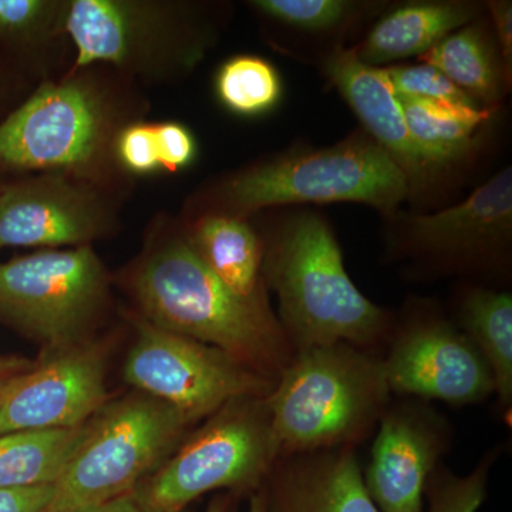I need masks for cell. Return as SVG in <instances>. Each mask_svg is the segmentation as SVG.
Segmentation results:
<instances>
[{"mask_svg":"<svg viewBox=\"0 0 512 512\" xmlns=\"http://www.w3.org/2000/svg\"><path fill=\"white\" fill-rule=\"evenodd\" d=\"M281 456L356 447L392 402L383 357L349 343L293 353L266 396Z\"/></svg>","mask_w":512,"mask_h":512,"instance_id":"1","label":"cell"},{"mask_svg":"<svg viewBox=\"0 0 512 512\" xmlns=\"http://www.w3.org/2000/svg\"><path fill=\"white\" fill-rule=\"evenodd\" d=\"M264 275L295 352L332 343L370 350L389 335V313L353 284L335 235L316 215L284 225L266 254Z\"/></svg>","mask_w":512,"mask_h":512,"instance_id":"2","label":"cell"},{"mask_svg":"<svg viewBox=\"0 0 512 512\" xmlns=\"http://www.w3.org/2000/svg\"><path fill=\"white\" fill-rule=\"evenodd\" d=\"M134 286L148 323L224 350L261 375L276 380L295 353L275 315L229 291L190 242L154 252Z\"/></svg>","mask_w":512,"mask_h":512,"instance_id":"3","label":"cell"},{"mask_svg":"<svg viewBox=\"0 0 512 512\" xmlns=\"http://www.w3.org/2000/svg\"><path fill=\"white\" fill-rule=\"evenodd\" d=\"M265 397H245L212 414L134 495L148 511L183 512L211 491L254 494L271 473L281 448Z\"/></svg>","mask_w":512,"mask_h":512,"instance_id":"4","label":"cell"},{"mask_svg":"<svg viewBox=\"0 0 512 512\" xmlns=\"http://www.w3.org/2000/svg\"><path fill=\"white\" fill-rule=\"evenodd\" d=\"M190 424L170 404L140 392L103 407L87 423L49 508L86 511L134 493Z\"/></svg>","mask_w":512,"mask_h":512,"instance_id":"5","label":"cell"},{"mask_svg":"<svg viewBox=\"0 0 512 512\" xmlns=\"http://www.w3.org/2000/svg\"><path fill=\"white\" fill-rule=\"evenodd\" d=\"M409 191L402 168L366 138L278 158L245 171L225 188L229 204L239 214L305 202H362L392 214Z\"/></svg>","mask_w":512,"mask_h":512,"instance_id":"6","label":"cell"},{"mask_svg":"<svg viewBox=\"0 0 512 512\" xmlns=\"http://www.w3.org/2000/svg\"><path fill=\"white\" fill-rule=\"evenodd\" d=\"M106 296V271L89 245L0 262V319L49 350L83 342Z\"/></svg>","mask_w":512,"mask_h":512,"instance_id":"7","label":"cell"},{"mask_svg":"<svg viewBox=\"0 0 512 512\" xmlns=\"http://www.w3.org/2000/svg\"><path fill=\"white\" fill-rule=\"evenodd\" d=\"M124 377L138 392L170 404L191 423L234 400L268 396L276 382L224 350L148 322L138 325Z\"/></svg>","mask_w":512,"mask_h":512,"instance_id":"8","label":"cell"},{"mask_svg":"<svg viewBox=\"0 0 512 512\" xmlns=\"http://www.w3.org/2000/svg\"><path fill=\"white\" fill-rule=\"evenodd\" d=\"M103 99L83 82L45 83L0 123V165L83 173L106 143Z\"/></svg>","mask_w":512,"mask_h":512,"instance_id":"9","label":"cell"},{"mask_svg":"<svg viewBox=\"0 0 512 512\" xmlns=\"http://www.w3.org/2000/svg\"><path fill=\"white\" fill-rule=\"evenodd\" d=\"M390 393L407 399L467 406L494 394L487 363L463 330L421 316L397 330L383 357Z\"/></svg>","mask_w":512,"mask_h":512,"instance_id":"10","label":"cell"},{"mask_svg":"<svg viewBox=\"0 0 512 512\" xmlns=\"http://www.w3.org/2000/svg\"><path fill=\"white\" fill-rule=\"evenodd\" d=\"M106 349L79 342L52 349L0 399V436L83 426L107 400Z\"/></svg>","mask_w":512,"mask_h":512,"instance_id":"11","label":"cell"},{"mask_svg":"<svg viewBox=\"0 0 512 512\" xmlns=\"http://www.w3.org/2000/svg\"><path fill=\"white\" fill-rule=\"evenodd\" d=\"M363 481L380 512H424L427 483L450 447L448 421L421 400L390 402Z\"/></svg>","mask_w":512,"mask_h":512,"instance_id":"12","label":"cell"},{"mask_svg":"<svg viewBox=\"0 0 512 512\" xmlns=\"http://www.w3.org/2000/svg\"><path fill=\"white\" fill-rule=\"evenodd\" d=\"M96 194L64 175H45L0 192V249L87 245L103 234Z\"/></svg>","mask_w":512,"mask_h":512,"instance_id":"13","label":"cell"},{"mask_svg":"<svg viewBox=\"0 0 512 512\" xmlns=\"http://www.w3.org/2000/svg\"><path fill=\"white\" fill-rule=\"evenodd\" d=\"M60 22L76 45L79 67L106 62L154 69L173 45L170 16L153 3L74 0L64 3Z\"/></svg>","mask_w":512,"mask_h":512,"instance_id":"14","label":"cell"},{"mask_svg":"<svg viewBox=\"0 0 512 512\" xmlns=\"http://www.w3.org/2000/svg\"><path fill=\"white\" fill-rule=\"evenodd\" d=\"M355 451L326 448L279 457L259 488L266 512H380Z\"/></svg>","mask_w":512,"mask_h":512,"instance_id":"15","label":"cell"},{"mask_svg":"<svg viewBox=\"0 0 512 512\" xmlns=\"http://www.w3.org/2000/svg\"><path fill=\"white\" fill-rule=\"evenodd\" d=\"M326 74L348 101L373 141L396 161L410 185L429 175L407 128L402 101L382 67L369 66L356 50L339 47L326 60Z\"/></svg>","mask_w":512,"mask_h":512,"instance_id":"16","label":"cell"},{"mask_svg":"<svg viewBox=\"0 0 512 512\" xmlns=\"http://www.w3.org/2000/svg\"><path fill=\"white\" fill-rule=\"evenodd\" d=\"M512 227V171L505 168L467 200L410 221V235L437 254L476 255L500 245Z\"/></svg>","mask_w":512,"mask_h":512,"instance_id":"17","label":"cell"},{"mask_svg":"<svg viewBox=\"0 0 512 512\" xmlns=\"http://www.w3.org/2000/svg\"><path fill=\"white\" fill-rule=\"evenodd\" d=\"M191 248L205 266L241 301L274 315L264 291V254L247 222L210 215L195 225Z\"/></svg>","mask_w":512,"mask_h":512,"instance_id":"18","label":"cell"},{"mask_svg":"<svg viewBox=\"0 0 512 512\" xmlns=\"http://www.w3.org/2000/svg\"><path fill=\"white\" fill-rule=\"evenodd\" d=\"M476 6L463 2H424L400 6L384 16L366 37L357 57L369 66L424 56L456 29L466 26Z\"/></svg>","mask_w":512,"mask_h":512,"instance_id":"19","label":"cell"},{"mask_svg":"<svg viewBox=\"0 0 512 512\" xmlns=\"http://www.w3.org/2000/svg\"><path fill=\"white\" fill-rule=\"evenodd\" d=\"M87 423L74 429L2 434L0 490L59 483L67 464L84 439Z\"/></svg>","mask_w":512,"mask_h":512,"instance_id":"20","label":"cell"},{"mask_svg":"<svg viewBox=\"0 0 512 512\" xmlns=\"http://www.w3.org/2000/svg\"><path fill=\"white\" fill-rule=\"evenodd\" d=\"M414 146L427 167H443L466 156L477 128L490 117L477 106L400 99Z\"/></svg>","mask_w":512,"mask_h":512,"instance_id":"21","label":"cell"},{"mask_svg":"<svg viewBox=\"0 0 512 512\" xmlns=\"http://www.w3.org/2000/svg\"><path fill=\"white\" fill-rule=\"evenodd\" d=\"M461 328L483 356L504 407L512 402V296L477 289L461 305Z\"/></svg>","mask_w":512,"mask_h":512,"instance_id":"22","label":"cell"},{"mask_svg":"<svg viewBox=\"0 0 512 512\" xmlns=\"http://www.w3.org/2000/svg\"><path fill=\"white\" fill-rule=\"evenodd\" d=\"M420 60L440 70L473 100L494 103L500 99V69L493 47L476 26L451 33Z\"/></svg>","mask_w":512,"mask_h":512,"instance_id":"23","label":"cell"},{"mask_svg":"<svg viewBox=\"0 0 512 512\" xmlns=\"http://www.w3.org/2000/svg\"><path fill=\"white\" fill-rule=\"evenodd\" d=\"M218 96L229 110L244 116L266 113L281 99V80L259 57L241 56L225 63L217 77Z\"/></svg>","mask_w":512,"mask_h":512,"instance_id":"24","label":"cell"},{"mask_svg":"<svg viewBox=\"0 0 512 512\" xmlns=\"http://www.w3.org/2000/svg\"><path fill=\"white\" fill-rule=\"evenodd\" d=\"M495 454L491 453L467 476H457L437 467L431 474L424 495V512H477L487 500L488 477Z\"/></svg>","mask_w":512,"mask_h":512,"instance_id":"25","label":"cell"},{"mask_svg":"<svg viewBox=\"0 0 512 512\" xmlns=\"http://www.w3.org/2000/svg\"><path fill=\"white\" fill-rule=\"evenodd\" d=\"M259 12L306 32H322L348 22L357 12V3L346 0H256Z\"/></svg>","mask_w":512,"mask_h":512,"instance_id":"26","label":"cell"},{"mask_svg":"<svg viewBox=\"0 0 512 512\" xmlns=\"http://www.w3.org/2000/svg\"><path fill=\"white\" fill-rule=\"evenodd\" d=\"M384 70L399 99L431 101L453 106H477L476 100L458 89L456 84L430 64L387 67Z\"/></svg>","mask_w":512,"mask_h":512,"instance_id":"27","label":"cell"},{"mask_svg":"<svg viewBox=\"0 0 512 512\" xmlns=\"http://www.w3.org/2000/svg\"><path fill=\"white\" fill-rule=\"evenodd\" d=\"M64 3L47 0H0V37L32 40L60 23Z\"/></svg>","mask_w":512,"mask_h":512,"instance_id":"28","label":"cell"},{"mask_svg":"<svg viewBox=\"0 0 512 512\" xmlns=\"http://www.w3.org/2000/svg\"><path fill=\"white\" fill-rule=\"evenodd\" d=\"M117 156L133 173L147 174L161 168L157 127L137 124L121 131L117 138Z\"/></svg>","mask_w":512,"mask_h":512,"instance_id":"29","label":"cell"},{"mask_svg":"<svg viewBox=\"0 0 512 512\" xmlns=\"http://www.w3.org/2000/svg\"><path fill=\"white\" fill-rule=\"evenodd\" d=\"M157 127L161 168L177 171L187 167L195 157V141L187 128L177 123Z\"/></svg>","mask_w":512,"mask_h":512,"instance_id":"30","label":"cell"},{"mask_svg":"<svg viewBox=\"0 0 512 512\" xmlns=\"http://www.w3.org/2000/svg\"><path fill=\"white\" fill-rule=\"evenodd\" d=\"M56 497V485L0 490V512H46Z\"/></svg>","mask_w":512,"mask_h":512,"instance_id":"31","label":"cell"},{"mask_svg":"<svg viewBox=\"0 0 512 512\" xmlns=\"http://www.w3.org/2000/svg\"><path fill=\"white\" fill-rule=\"evenodd\" d=\"M491 18H493L495 32H497L498 43H500L503 59L508 67L512 62V3L505 0L488 2Z\"/></svg>","mask_w":512,"mask_h":512,"instance_id":"32","label":"cell"},{"mask_svg":"<svg viewBox=\"0 0 512 512\" xmlns=\"http://www.w3.org/2000/svg\"><path fill=\"white\" fill-rule=\"evenodd\" d=\"M32 366L33 363L25 357L0 356V399H2L3 393L6 392L9 384Z\"/></svg>","mask_w":512,"mask_h":512,"instance_id":"33","label":"cell"},{"mask_svg":"<svg viewBox=\"0 0 512 512\" xmlns=\"http://www.w3.org/2000/svg\"><path fill=\"white\" fill-rule=\"evenodd\" d=\"M84 512H151L148 511L133 493L123 495L116 500L107 501V503L96 505Z\"/></svg>","mask_w":512,"mask_h":512,"instance_id":"34","label":"cell"},{"mask_svg":"<svg viewBox=\"0 0 512 512\" xmlns=\"http://www.w3.org/2000/svg\"><path fill=\"white\" fill-rule=\"evenodd\" d=\"M234 495L222 494L212 498L205 512H234Z\"/></svg>","mask_w":512,"mask_h":512,"instance_id":"35","label":"cell"},{"mask_svg":"<svg viewBox=\"0 0 512 512\" xmlns=\"http://www.w3.org/2000/svg\"><path fill=\"white\" fill-rule=\"evenodd\" d=\"M248 512H266L264 495H262L261 491L258 490L256 493L251 494Z\"/></svg>","mask_w":512,"mask_h":512,"instance_id":"36","label":"cell"},{"mask_svg":"<svg viewBox=\"0 0 512 512\" xmlns=\"http://www.w3.org/2000/svg\"><path fill=\"white\" fill-rule=\"evenodd\" d=\"M46 512H84V511L74 510V508H47Z\"/></svg>","mask_w":512,"mask_h":512,"instance_id":"37","label":"cell"}]
</instances>
